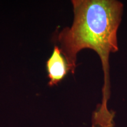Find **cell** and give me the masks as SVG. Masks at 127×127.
I'll use <instances>...</instances> for the list:
<instances>
[{"instance_id":"6da1fadb","label":"cell","mask_w":127,"mask_h":127,"mask_svg":"<svg viewBox=\"0 0 127 127\" xmlns=\"http://www.w3.org/2000/svg\"><path fill=\"white\" fill-rule=\"evenodd\" d=\"M74 21L58 35L60 50L70 72L75 73L78 53L91 49L99 55L104 72L102 102L92 117L93 127H114L115 112L108 109L110 97L109 55L118 51V30L123 3L115 0H73Z\"/></svg>"},{"instance_id":"7a4b0ae2","label":"cell","mask_w":127,"mask_h":127,"mask_svg":"<svg viewBox=\"0 0 127 127\" xmlns=\"http://www.w3.org/2000/svg\"><path fill=\"white\" fill-rule=\"evenodd\" d=\"M46 68L50 87L61 82L69 71L65 58L58 46L54 45L52 54L46 63Z\"/></svg>"}]
</instances>
